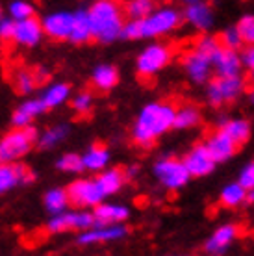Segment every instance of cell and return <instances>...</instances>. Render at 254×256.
Here are the masks:
<instances>
[{"instance_id":"cell-38","label":"cell","mask_w":254,"mask_h":256,"mask_svg":"<svg viewBox=\"0 0 254 256\" xmlns=\"http://www.w3.org/2000/svg\"><path fill=\"white\" fill-rule=\"evenodd\" d=\"M217 39H219V43H221L222 48H228V50L240 52V48L243 46L242 39H240V36H238L234 26H230V28H226V30H222V34Z\"/></svg>"},{"instance_id":"cell-43","label":"cell","mask_w":254,"mask_h":256,"mask_svg":"<svg viewBox=\"0 0 254 256\" xmlns=\"http://www.w3.org/2000/svg\"><path fill=\"white\" fill-rule=\"evenodd\" d=\"M138 171H140V167H138V166L128 167L126 173H124V176H126V178H132V176H136V174H138Z\"/></svg>"},{"instance_id":"cell-22","label":"cell","mask_w":254,"mask_h":256,"mask_svg":"<svg viewBox=\"0 0 254 256\" xmlns=\"http://www.w3.org/2000/svg\"><path fill=\"white\" fill-rule=\"evenodd\" d=\"M44 104L41 102V98H30V100H24L22 104L17 106V110L13 112L12 116V124L13 128H26L32 126V122L36 117H39L41 114H44Z\"/></svg>"},{"instance_id":"cell-2","label":"cell","mask_w":254,"mask_h":256,"mask_svg":"<svg viewBox=\"0 0 254 256\" xmlns=\"http://www.w3.org/2000/svg\"><path fill=\"white\" fill-rule=\"evenodd\" d=\"M182 24V13L174 6H156L141 20H124L121 39L140 41V39L164 38L174 32Z\"/></svg>"},{"instance_id":"cell-17","label":"cell","mask_w":254,"mask_h":256,"mask_svg":"<svg viewBox=\"0 0 254 256\" xmlns=\"http://www.w3.org/2000/svg\"><path fill=\"white\" fill-rule=\"evenodd\" d=\"M93 219L96 226H114V224H124L130 218V208L119 202H100L93 208Z\"/></svg>"},{"instance_id":"cell-29","label":"cell","mask_w":254,"mask_h":256,"mask_svg":"<svg viewBox=\"0 0 254 256\" xmlns=\"http://www.w3.org/2000/svg\"><path fill=\"white\" fill-rule=\"evenodd\" d=\"M69 96H70V86L65 82H60V84L48 86L39 98H41V102L44 104V108L50 110V108H58V106L65 104L69 100Z\"/></svg>"},{"instance_id":"cell-39","label":"cell","mask_w":254,"mask_h":256,"mask_svg":"<svg viewBox=\"0 0 254 256\" xmlns=\"http://www.w3.org/2000/svg\"><path fill=\"white\" fill-rule=\"evenodd\" d=\"M70 106L80 116H88L89 112H91V108H93V95L89 91H82V93L74 95V98L70 100Z\"/></svg>"},{"instance_id":"cell-11","label":"cell","mask_w":254,"mask_h":256,"mask_svg":"<svg viewBox=\"0 0 254 256\" xmlns=\"http://www.w3.org/2000/svg\"><path fill=\"white\" fill-rule=\"evenodd\" d=\"M184 166L186 171L190 173L191 178H204L216 171L217 164L214 162V158L210 156L206 145L202 143H195L193 147L188 150V154L184 156Z\"/></svg>"},{"instance_id":"cell-45","label":"cell","mask_w":254,"mask_h":256,"mask_svg":"<svg viewBox=\"0 0 254 256\" xmlns=\"http://www.w3.org/2000/svg\"><path fill=\"white\" fill-rule=\"evenodd\" d=\"M247 202H254V190L247 193Z\"/></svg>"},{"instance_id":"cell-37","label":"cell","mask_w":254,"mask_h":256,"mask_svg":"<svg viewBox=\"0 0 254 256\" xmlns=\"http://www.w3.org/2000/svg\"><path fill=\"white\" fill-rule=\"evenodd\" d=\"M56 167L60 169V171H64V173H72V174L82 173L84 171L82 156H80V154H74V152H67L56 162Z\"/></svg>"},{"instance_id":"cell-19","label":"cell","mask_w":254,"mask_h":256,"mask_svg":"<svg viewBox=\"0 0 254 256\" xmlns=\"http://www.w3.org/2000/svg\"><path fill=\"white\" fill-rule=\"evenodd\" d=\"M217 130H221L238 148L250 138V122L243 117H221L217 119Z\"/></svg>"},{"instance_id":"cell-8","label":"cell","mask_w":254,"mask_h":256,"mask_svg":"<svg viewBox=\"0 0 254 256\" xmlns=\"http://www.w3.org/2000/svg\"><path fill=\"white\" fill-rule=\"evenodd\" d=\"M69 202L74 204L78 210H93L96 206L104 202V193L100 192V188L96 184L95 176L93 178H78L74 182H70L69 188L65 190Z\"/></svg>"},{"instance_id":"cell-15","label":"cell","mask_w":254,"mask_h":256,"mask_svg":"<svg viewBox=\"0 0 254 256\" xmlns=\"http://www.w3.org/2000/svg\"><path fill=\"white\" fill-rule=\"evenodd\" d=\"M238 238V226L234 223H224L212 232L204 242V252L208 256H222Z\"/></svg>"},{"instance_id":"cell-24","label":"cell","mask_w":254,"mask_h":256,"mask_svg":"<svg viewBox=\"0 0 254 256\" xmlns=\"http://www.w3.org/2000/svg\"><path fill=\"white\" fill-rule=\"evenodd\" d=\"M95 180L100 188V192L104 193V197H110V195L121 192L124 182H126V176H124V171L114 167V169H104L102 173L96 174Z\"/></svg>"},{"instance_id":"cell-31","label":"cell","mask_w":254,"mask_h":256,"mask_svg":"<svg viewBox=\"0 0 254 256\" xmlns=\"http://www.w3.org/2000/svg\"><path fill=\"white\" fill-rule=\"evenodd\" d=\"M67 206H69V197L64 188H52L44 193V208L50 216L67 212Z\"/></svg>"},{"instance_id":"cell-36","label":"cell","mask_w":254,"mask_h":256,"mask_svg":"<svg viewBox=\"0 0 254 256\" xmlns=\"http://www.w3.org/2000/svg\"><path fill=\"white\" fill-rule=\"evenodd\" d=\"M221 48V43H219V39L210 36V34H204L200 38L197 39V43L193 46V50H197L198 54H202L206 58L214 60V56L217 54V50Z\"/></svg>"},{"instance_id":"cell-23","label":"cell","mask_w":254,"mask_h":256,"mask_svg":"<svg viewBox=\"0 0 254 256\" xmlns=\"http://www.w3.org/2000/svg\"><path fill=\"white\" fill-rule=\"evenodd\" d=\"M110 158L112 154L104 145H91V147L82 154V166L84 171L89 173H102L104 169H108Z\"/></svg>"},{"instance_id":"cell-3","label":"cell","mask_w":254,"mask_h":256,"mask_svg":"<svg viewBox=\"0 0 254 256\" xmlns=\"http://www.w3.org/2000/svg\"><path fill=\"white\" fill-rule=\"evenodd\" d=\"M91 38L98 43H114L121 39V30L124 24L122 8L112 0H98L88 10Z\"/></svg>"},{"instance_id":"cell-27","label":"cell","mask_w":254,"mask_h":256,"mask_svg":"<svg viewBox=\"0 0 254 256\" xmlns=\"http://www.w3.org/2000/svg\"><path fill=\"white\" fill-rule=\"evenodd\" d=\"M44 76L46 74H43L41 70L19 69L15 70V74H13V88L19 91L20 95H30L39 84L43 82Z\"/></svg>"},{"instance_id":"cell-32","label":"cell","mask_w":254,"mask_h":256,"mask_svg":"<svg viewBox=\"0 0 254 256\" xmlns=\"http://www.w3.org/2000/svg\"><path fill=\"white\" fill-rule=\"evenodd\" d=\"M122 8V15L128 17V20H141L152 12L156 4L150 0H130Z\"/></svg>"},{"instance_id":"cell-28","label":"cell","mask_w":254,"mask_h":256,"mask_svg":"<svg viewBox=\"0 0 254 256\" xmlns=\"http://www.w3.org/2000/svg\"><path fill=\"white\" fill-rule=\"evenodd\" d=\"M202 122V114L197 106L193 104H184L176 108L174 114V126L176 130H191V128H197Z\"/></svg>"},{"instance_id":"cell-33","label":"cell","mask_w":254,"mask_h":256,"mask_svg":"<svg viewBox=\"0 0 254 256\" xmlns=\"http://www.w3.org/2000/svg\"><path fill=\"white\" fill-rule=\"evenodd\" d=\"M69 136V126L67 124H56V126L44 130L43 134L38 138V147L39 148H52L58 143H62Z\"/></svg>"},{"instance_id":"cell-30","label":"cell","mask_w":254,"mask_h":256,"mask_svg":"<svg viewBox=\"0 0 254 256\" xmlns=\"http://www.w3.org/2000/svg\"><path fill=\"white\" fill-rule=\"evenodd\" d=\"M219 202L224 208H238L247 202V192L238 182H230L219 193Z\"/></svg>"},{"instance_id":"cell-47","label":"cell","mask_w":254,"mask_h":256,"mask_svg":"<svg viewBox=\"0 0 254 256\" xmlns=\"http://www.w3.org/2000/svg\"><path fill=\"white\" fill-rule=\"evenodd\" d=\"M174 256H190V254H174Z\"/></svg>"},{"instance_id":"cell-46","label":"cell","mask_w":254,"mask_h":256,"mask_svg":"<svg viewBox=\"0 0 254 256\" xmlns=\"http://www.w3.org/2000/svg\"><path fill=\"white\" fill-rule=\"evenodd\" d=\"M4 19V15H2V6H0V20Z\"/></svg>"},{"instance_id":"cell-21","label":"cell","mask_w":254,"mask_h":256,"mask_svg":"<svg viewBox=\"0 0 254 256\" xmlns=\"http://www.w3.org/2000/svg\"><path fill=\"white\" fill-rule=\"evenodd\" d=\"M204 145H206L208 152H210V156L214 158L216 164H224L230 158H234V154L238 152V147L222 134L221 130H216L212 136H208V140L204 141Z\"/></svg>"},{"instance_id":"cell-9","label":"cell","mask_w":254,"mask_h":256,"mask_svg":"<svg viewBox=\"0 0 254 256\" xmlns=\"http://www.w3.org/2000/svg\"><path fill=\"white\" fill-rule=\"evenodd\" d=\"M95 226V219H93V214L89 210H70L64 212V214H58V216H52L46 223V228L52 234H58V232H67V230H78V232H86L89 228Z\"/></svg>"},{"instance_id":"cell-44","label":"cell","mask_w":254,"mask_h":256,"mask_svg":"<svg viewBox=\"0 0 254 256\" xmlns=\"http://www.w3.org/2000/svg\"><path fill=\"white\" fill-rule=\"evenodd\" d=\"M247 98H248V104H252L254 106V86L247 91Z\"/></svg>"},{"instance_id":"cell-10","label":"cell","mask_w":254,"mask_h":256,"mask_svg":"<svg viewBox=\"0 0 254 256\" xmlns=\"http://www.w3.org/2000/svg\"><path fill=\"white\" fill-rule=\"evenodd\" d=\"M182 20H186L190 26H193L198 32L208 34L216 24V13L212 4L204 0H190L184 4L182 10Z\"/></svg>"},{"instance_id":"cell-5","label":"cell","mask_w":254,"mask_h":256,"mask_svg":"<svg viewBox=\"0 0 254 256\" xmlns=\"http://www.w3.org/2000/svg\"><path fill=\"white\" fill-rule=\"evenodd\" d=\"M172 60V48L167 43H148L136 58V70L141 78H152L166 69Z\"/></svg>"},{"instance_id":"cell-14","label":"cell","mask_w":254,"mask_h":256,"mask_svg":"<svg viewBox=\"0 0 254 256\" xmlns=\"http://www.w3.org/2000/svg\"><path fill=\"white\" fill-rule=\"evenodd\" d=\"M182 69L188 80L195 86H202L212 80V60L198 54L197 50H190L182 58Z\"/></svg>"},{"instance_id":"cell-25","label":"cell","mask_w":254,"mask_h":256,"mask_svg":"<svg viewBox=\"0 0 254 256\" xmlns=\"http://www.w3.org/2000/svg\"><path fill=\"white\" fill-rule=\"evenodd\" d=\"M91 24H89V15L86 8H80L72 13V30H70L69 41L74 45H82L91 41Z\"/></svg>"},{"instance_id":"cell-26","label":"cell","mask_w":254,"mask_h":256,"mask_svg":"<svg viewBox=\"0 0 254 256\" xmlns=\"http://www.w3.org/2000/svg\"><path fill=\"white\" fill-rule=\"evenodd\" d=\"M91 82L98 91H110L114 90L115 86L119 84V70L115 65L110 64H100L93 69L91 74Z\"/></svg>"},{"instance_id":"cell-34","label":"cell","mask_w":254,"mask_h":256,"mask_svg":"<svg viewBox=\"0 0 254 256\" xmlns=\"http://www.w3.org/2000/svg\"><path fill=\"white\" fill-rule=\"evenodd\" d=\"M8 12H10V19L15 20V22L28 20V19H34V17H36V6L30 4V2H24V0L10 2Z\"/></svg>"},{"instance_id":"cell-6","label":"cell","mask_w":254,"mask_h":256,"mask_svg":"<svg viewBox=\"0 0 254 256\" xmlns=\"http://www.w3.org/2000/svg\"><path fill=\"white\" fill-rule=\"evenodd\" d=\"M245 78H212L206 84V100L212 108H221L224 104L236 102L245 93Z\"/></svg>"},{"instance_id":"cell-41","label":"cell","mask_w":254,"mask_h":256,"mask_svg":"<svg viewBox=\"0 0 254 256\" xmlns=\"http://www.w3.org/2000/svg\"><path fill=\"white\" fill-rule=\"evenodd\" d=\"M242 62H243V69H247L248 78L254 84V46H247L242 52Z\"/></svg>"},{"instance_id":"cell-42","label":"cell","mask_w":254,"mask_h":256,"mask_svg":"<svg viewBox=\"0 0 254 256\" xmlns=\"http://www.w3.org/2000/svg\"><path fill=\"white\" fill-rule=\"evenodd\" d=\"M13 32H15V20H12L10 17H4L0 20V39L2 41H12Z\"/></svg>"},{"instance_id":"cell-1","label":"cell","mask_w":254,"mask_h":256,"mask_svg":"<svg viewBox=\"0 0 254 256\" xmlns=\"http://www.w3.org/2000/svg\"><path fill=\"white\" fill-rule=\"evenodd\" d=\"M176 106L166 100L148 102L140 110L132 126V141L138 147H152L174 126Z\"/></svg>"},{"instance_id":"cell-18","label":"cell","mask_w":254,"mask_h":256,"mask_svg":"<svg viewBox=\"0 0 254 256\" xmlns=\"http://www.w3.org/2000/svg\"><path fill=\"white\" fill-rule=\"evenodd\" d=\"M34 173L22 164H4L0 166V195L10 192L15 186L34 182Z\"/></svg>"},{"instance_id":"cell-20","label":"cell","mask_w":254,"mask_h":256,"mask_svg":"<svg viewBox=\"0 0 254 256\" xmlns=\"http://www.w3.org/2000/svg\"><path fill=\"white\" fill-rule=\"evenodd\" d=\"M43 26H41V19L34 17L28 20H20L15 22V32H13V43L19 46H36L39 45V41L43 39Z\"/></svg>"},{"instance_id":"cell-16","label":"cell","mask_w":254,"mask_h":256,"mask_svg":"<svg viewBox=\"0 0 254 256\" xmlns=\"http://www.w3.org/2000/svg\"><path fill=\"white\" fill-rule=\"evenodd\" d=\"M128 228L124 224H114V226H93L86 232L78 234L80 245H95V244H108V242H119L126 238Z\"/></svg>"},{"instance_id":"cell-13","label":"cell","mask_w":254,"mask_h":256,"mask_svg":"<svg viewBox=\"0 0 254 256\" xmlns=\"http://www.w3.org/2000/svg\"><path fill=\"white\" fill-rule=\"evenodd\" d=\"M243 62L242 54L238 50L219 48L217 54L212 60V74L214 78H236L242 76Z\"/></svg>"},{"instance_id":"cell-40","label":"cell","mask_w":254,"mask_h":256,"mask_svg":"<svg viewBox=\"0 0 254 256\" xmlns=\"http://www.w3.org/2000/svg\"><path fill=\"white\" fill-rule=\"evenodd\" d=\"M236 182H238L247 193L252 192L254 190V162H250V164H247V166H243V169L240 171Z\"/></svg>"},{"instance_id":"cell-35","label":"cell","mask_w":254,"mask_h":256,"mask_svg":"<svg viewBox=\"0 0 254 256\" xmlns=\"http://www.w3.org/2000/svg\"><path fill=\"white\" fill-rule=\"evenodd\" d=\"M236 32L240 36L243 45L254 46V13H247L236 22Z\"/></svg>"},{"instance_id":"cell-4","label":"cell","mask_w":254,"mask_h":256,"mask_svg":"<svg viewBox=\"0 0 254 256\" xmlns=\"http://www.w3.org/2000/svg\"><path fill=\"white\" fill-rule=\"evenodd\" d=\"M39 132L38 128L26 126V128H13L12 132L0 138V166L4 164H17L19 158L26 156L36 145H38Z\"/></svg>"},{"instance_id":"cell-12","label":"cell","mask_w":254,"mask_h":256,"mask_svg":"<svg viewBox=\"0 0 254 256\" xmlns=\"http://www.w3.org/2000/svg\"><path fill=\"white\" fill-rule=\"evenodd\" d=\"M43 34L54 41H69L70 30H72V12L58 10L41 19Z\"/></svg>"},{"instance_id":"cell-7","label":"cell","mask_w":254,"mask_h":256,"mask_svg":"<svg viewBox=\"0 0 254 256\" xmlns=\"http://www.w3.org/2000/svg\"><path fill=\"white\" fill-rule=\"evenodd\" d=\"M152 173L162 186L169 192H178L190 184V173L186 171L184 162L176 156H164L152 167Z\"/></svg>"}]
</instances>
